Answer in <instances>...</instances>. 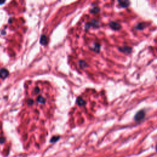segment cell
Instances as JSON below:
<instances>
[{
    "label": "cell",
    "instance_id": "1",
    "mask_svg": "<svg viewBox=\"0 0 157 157\" xmlns=\"http://www.w3.org/2000/svg\"><path fill=\"white\" fill-rule=\"evenodd\" d=\"M145 116V112L144 110H140L136 113L134 116V120L136 121H140L144 118Z\"/></svg>",
    "mask_w": 157,
    "mask_h": 157
},
{
    "label": "cell",
    "instance_id": "2",
    "mask_svg": "<svg viewBox=\"0 0 157 157\" xmlns=\"http://www.w3.org/2000/svg\"><path fill=\"white\" fill-rule=\"evenodd\" d=\"M118 49L120 51H121V52L126 53V54H129L132 52V48L130 47H128V46L121 47H119Z\"/></svg>",
    "mask_w": 157,
    "mask_h": 157
},
{
    "label": "cell",
    "instance_id": "3",
    "mask_svg": "<svg viewBox=\"0 0 157 157\" xmlns=\"http://www.w3.org/2000/svg\"><path fill=\"white\" fill-rule=\"evenodd\" d=\"M109 26L113 30H119L121 28V25L115 21L110 22Z\"/></svg>",
    "mask_w": 157,
    "mask_h": 157
},
{
    "label": "cell",
    "instance_id": "4",
    "mask_svg": "<svg viewBox=\"0 0 157 157\" xmlns=\"http://www.w3.org/2000/svg\"><path fill=\"white\" fill-rule=\"evenodd\" d=\"M129 1L127 0H122V1H118L119 5L122 7H127L129 5Z\"/></svg>",
    "mask_w": 157,
    "mask_h": 157
},
{
    "label": "cell",
    "instance_id": "5",
    "mask_svg": "<svg viewBox=\"0 0 157 157\" xmlns=\"http://www.w3.org/2000/svg\"><path fill=\"white\" fill-rule=\"evenodd\" d=\"M146 26V23H138L137 25V26H136V28L137 29H143Z\"/></svg>",
    "mask_w": 157,
    "mask_h": 157
},
{
    "label": "cell",
    "instance_id": "6",
    "mask_svg": "<svg viewBox=\"0 0 157 157\" xmlns=\"http://www.w3.org/2000/svg\"><path fill=\"white\" fill-rule=\"evenodd\" d=\"M5 141V139L4 138H2V137H0V143L1 144H2L4 143Z\"/></svg>",
    "mask_w": 157,
    "mask_h": 157
},
{
    "label": "cell",
    "instance_id": "7",
    "mask_svg": "<svg viewBox=\"0 0 157 157\" xmlns=\"http://www.w3.org/2000/svg\"><path fill=\"white\" fill-rule=\"evenodd\" d=\"M155 150H156V151H157V145H156V147H155Z\"/></svg>",
    "mask_w": 157,
    "mask_h": 157
}]
</instances>
